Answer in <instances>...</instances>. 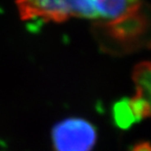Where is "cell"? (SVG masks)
<instances>
[{"instance_id": "6da1fadb", "label": "cell", "mask_w": 151, "mask_h": 151, "mask_svg": "<svg viewBox=\"0 0 151 151\" xmlns=\"http://www.w3.org/2000/svg\"><path fill=\"white\" fill-rule=\"evenodd\" d=\"M23 20L65 22L83 19L109 28L129 27L141 10V0H17Z\"/></svg>"}, {"instance_id": "7a4b0ae2", "label": "cell", "mask_w": 151, "mask_h": 151, "mask_svg": "<svg viewBox=\"0 0 151 151\" xmlns=\"http://www.w3.org/2000/svg\"><path fill=\"white\" fill-rule=\"evenodd\" d=\"M52 141L55 151H91L96 142V131L86 120L70 118L55 126Z\"/></svg>"}, {"instance_id": "3957f363", "label": "cell", "mask_w": 151, "mask_h": 151, "mask_svg": "<svg viewBox=\"0 0 151 151\" xmlns=\"http://www.w3.org/2000/svg\"><path fill=\"white\" fill-rule=\"evenodd\" d=\"M135 96L129 102L134 117H151V62H142L132 72Z\"/></svg>"}, {"instance_id": "277c9868", "label": "cell", "mask_w": 151, "mask_h": 151, "mask_svg": "<svg viewBox=\"0 0 151 151\" xmlns=\"http://www.w3.org/2000/svg\"><path fill=\"white\" fill-rule=\"evenodd\" d=\"M132 151H151V144L148 142H141L135 145Z\"/></svg>"}]
</instances>
